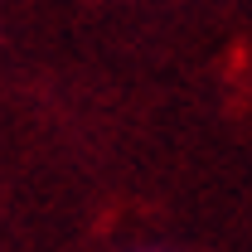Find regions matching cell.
<instances>
[{
    "label": "cell",
    "instance_id": "cell-1",
    "mask_svg": "<svg viewBox=\"0 0 252 252\" xmlns=\"http://www.w3.org/2000/svg\"><path fill=\"white\" fill-rule=\"evenodd\" d=\"M131 252H165V248H131Z\"/></svg>",
    "mask_w": 252,
    "mask_h": 252
}]
</instances>
